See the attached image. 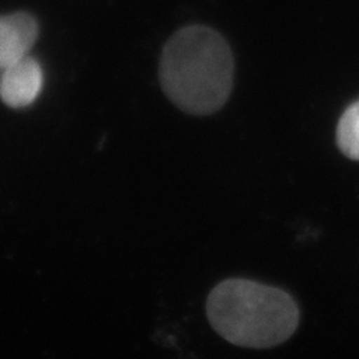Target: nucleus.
<instances>
[{
	"mask_svg": "<svg viewBox=\"0 0 359 359\" xmlns=\"http://www.w3.org/2000/svg\"><path fill=\"white\" fill-rule=\"evenodd\" d=\"M159 80L177 108L194 116L212 114L228 102L233 84L229 43L208 26L182 27L162 50Z\"/></svg>",
	"mask_w": 359,
	"mask_h": 359,
	"instance_id": "f257e3e1",
	"label": "nucleus"
},
{
	"mask_svg": "<svg viewBox=\"0 0 359 359\" xmlns=\"http://www.w3.org/2000/svg\"><path fill=\"white\" fill-rule=\"evenodd\" d=\"M207 316L212 330L229 343L268 349L297 331L299 310L282 289L231 278L211 290Z\"/></svg>",
	"mask_w": 359,
	"mask_h": 359,
	"instance_id": "f03ea898",
	"label": "nucleus"
},
{
	"mask_svg": "<svg viewBox=\"0 0 359 359\" xmlns=\"http://www.w3.org/2000/svg\"><path fill=\"white\" fill-rule=\"evenodd\" d=\"M43 84L41 65L32 57H22L2 69L0 97L11 108H26L38 99Z\"/></svg>",
	"mask_w": 359,
	"mask_h": 359,
	"instance_id": "7ed1b4c3",
	"label": "nucleus"
},
{
	"mask_svg": "<svg viewBox=\"0 0 359 359\" xmlns=\"http://www.w3.org/2000/svg\"><path fill=\"white\" fill-rule=\"evenodd\" d=\"M38 39V22L29 14L0 17V69L26 57Z\"/></svg>",
	"mask_w": 359,
	"mask_h": 359,
	"instance_id": "20e7f679",
	"label": "nucleus"
},
{
	"mask_svg": "<svg viewBox=\"0 0 359 359\" xmlns=\"http://www.w3.org/2000/svg\"><path fill=\"white\" fill-rule=\"evenodd\" d=\"M337 144L344 156L359 161V100L340 117L337 126Z\"/></svg>",
	"mask_w": 359,
	"mask_h": 359,
	"instance_id": "39448f33",
	"label": "nucleus"
}]
</instances>
